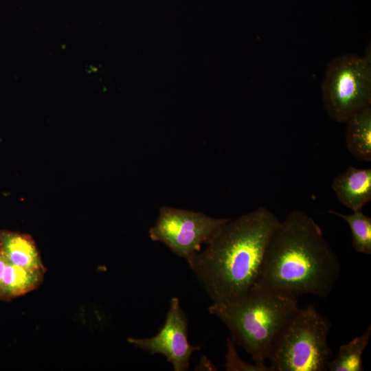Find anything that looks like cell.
<instances>
[{"label": "cell", "instance_id": "obj_2", "mask_svg": "<svg viewBox=\"0 0 371 371\" xmlns=\"http://www.w3.org/2000/svg\"><path fill=\"white\" fill-rule=\"evenodd\" d=\"M280 221L265 207L230 219L189 265L213 303L246 295L258 278L270 237Z\"/></svg>", "mask_w": 371, "mask_h": 371}, {"label": "cell", "instance_id": "obj_5", "mask_svg": "<svg viewBox=\"0 0 371 371\" xmlns=\"http://www.w3.org/2000/svg\"><path fill=\"white\" fill-rule=\"evenodd\" d=\"M322 93L327 113L337 122H346L370 106V49L363 56L347 54L333 58L327 65Z\"/></svg>", "mask_w": 371, "mask_h": 371}, {"label": "cell", "instance_id": "obj_4", "mask_svg": "<svg viewBox=\"0 0 371 371\" xmlns=\"http://www.w3.org/2000/svg\"><path fill=\"white\" fill-rule=\"evenodd\" d=\"M330 321L313 304L295 311L283 326L267 361L271 371H326L333 352Z\"/></svg>", "mask_w": 371, "mask_h": 371}, {"label": "cell", "instance_id": "obj_9", "mask_svg": "<svg viewBox=\"0 0 371 371\" xmlns=\"http://www.w3.org/2000/svg\"><path fill=\"white\" fill-rule=\"evenodd\" d=\"M332 188L344 206L361 211L371 201V169L350 166L335 177Z\"/></svg>", "mask_w": 371, "mask_h": 371}, {"label": "cell", "instance_id": "obj_8", "mask_svg": "<svg viewBox=\"0 0 371 371\" xmlns=\"http://www.w3.org/2000/svg\"><path fill=\"white\" fill-rule=\"evenodd\" d=\"M46 269H33L14 262L0 248V300L10 301L36 290Z\"/></svg>", "mask_w": 371, "mask_h": 371}, {"label": "cell", "instance_id": "obj_1", "mask_svg": "<svg viewBox=\"0 0 371 371\" xmlns=\"http://www.w3.org/2000/svg\"><path fill=\"white\" fill-rule=\"evenodd\" d=\"M341 273V263L322 230L308 214L291 212L268 242L254 286L297 298H325Z\"/></svg>", "mask_w": 371, "mask_h": 371}, {"label": "cell", "instance_id": "obj_10", "mask_svg": "<svg viewBox=\"0 0 371 371\" xmlns=\"http://www.w3.org/2000/svg\"><path fill=\"white\" fill-rule=\"evenodd\" d=\"M346 144L357 159L371 161V106L352 115L346 122Z\"/></svg>", "mask_w": 371, "mask_h": 371}, {"label": "cell", "instance_id": "obj_12", "mask_svg": "<svg viewBox=\"0 0 371 371\" xmlns=\"http://www.w3.org/2000/svg\"><path fill=\"white\" fill-rule=\"evenodd\" d=\"M328 213L336 216L347 223L351 235L354 249L360 254H371V218L361 211L352 212L351 214H344L333 210Z\"/></svg>", "mask_w": 371, "mask_h": 371}, {"label": "cell", "instance_id": "obj_6", "mask_svg": "<svg viewBox=\"0 0 371 371\" xmlns=\"http://www.w3.org/2000/svg\"><path fill=\"white\" fill-rule=\"evenodd\" d=\"M230 218H215L202 212L164 206L149 229L153 241L161 242L188 265Z\"/></svg>", "mask_w": 371, "mask_h": 371}, {"label": "cell", "instance_id": "obj_11", "mask_svg": "<svg viewBox=\"0 0 371 371\" xmlns=\"http://www.w3.org/2000/svg\"><path fill=\"white\" fill-rule=\"evenodd\" d=\"M371 336V326L347 344L339 346L337 354L328 363L330 371H363L362 355Z\"/></svg>", "mask_w": 371, "mask_h": 371}, {"label": "cell", "instance_id": "obj_13", "mask_svg": "<svg viewBox=\"0 0 371 371\" xmlns=\"http://www.w3.org/2000/svg\"><path fill=\"white\" fill-rule=\"evenodd\" d=\"M223 366L227 371H271L266 364L249 363L243 360L237 351L236 344L230 337L227 338V352Z\"/></svg>", "mask_w": 371, "mask_h": 371}, {"label": "cell", "instance_id": "obj_7", "mask_svg": "<svg viewBox=\"0 0 371 371\" xmlns=\"http://www.w3.org/2000/svg\"><path fill=\"white\" fill-rule=\"evenodd\" d=\"M127 341L147 353L163 355L175 371L188 370L192 355L201 350L199 346L188 342L187 316L176 297L170 299L164 324L157 335L148 338L130 337Z\"/></svg>", "mask_w": 371, "mask_h": 371}, {"label": "cell", "instance_id": "obj_3", "mask_svg": "<svg viewBox=\"0 0 371 371\" xmlns=\"http://www.w3.org/2000/svg\"><path fill=\"white\" fill-rule=\"evenodd\" d=\"M298 307L297 298L254 286L242 297L212 303L208 311L255 363L266 364L276 337Z\"/></svg>", "mask_w": 371, "mask_h": 371}]
</instances>
